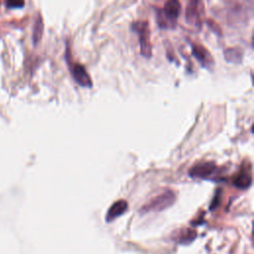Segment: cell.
<instances>
[{
    "label": "cell",
    "instance_id": "6da1fadb",
    "mask_svg": "<svg viewBox=\"0 0 254 254\" xmlns=\"http://www.w3.org/2000/svg\"><path fill=\"white\" fill-rule=\"evenodd\" d=\"M181 3L177 0H170L165 3L163 9L157 10L158 26L162 29L175 28L178 17L181 13Z\"/></svg>",
    "mask_w": 254,
    "mask_h": 254
},
{
    "label": "cell",
    "instance_id": "7a4b0ae2",
    "mask_svg": "<svg viewBox=\"0 0 254 254\" xmlns=\"http://www.w3.org/2000/svg\"><path fill=\"white\" fill-rule=\"evenodd\" d=\"M176 200V195L173 190H168L159 195L152 198L148 203H146L142 208L141 212H149V211H161L171 206Z\"/></svg>",
    "mask_w": 254,
    "mask_h": 254
},
{
    "label": "cell",
    "instance_id": "3957f363",
    "mask_svg": "<svg viewBox=\"0 0 254 254\" xmlns=\"http://www.w3.org/2000/svg\"><path fill=\"white\" fill-rule=\"evenodd\" d=\"M132 29L139 36V43L141 49V55L150 58L152 55L151 43H150V30L147 21H136L132 24Z\"/></svg>",
    "mask_w": 254,
    "mask_h": 254
},
{
    "label": "cell",
    "instance_id": "277c9868",
    "mask_svg": "<svg viewBox=\"0 0 254 254\" xmlns=\"http://www.w3.org/2000/svg\"><path fill=\"white\" fill-rule=\"evenodd\" d=\"M189 174L194 179L214 180V177L218 174V167L213 162H203L193 166Z\"/></svg>",
    "mask_w": 254,
    "mask_h": 254
},
{
    "label": "cell",
    "instance_id": "5b68a950",
    "mask_svg": "<svg viewBox=\"0 0 254 254\" xmlns=\"http://www.w3.org/2000/svg\"><path fill=\"white\" fill-rule=\"evenodd\" d=\"M201 12L202 3L198 1H190L186 8V21L196 28H200L201 25Z\"/></svg>",
    "mask_w": 254,
    "mask_h": 254
},
{
    "label": "cell",
    "instance_id": "8992f818",
    "mask_svg": "<svg viewBox=\"0 0 254 254\" xmlns=\"http://www.w3.org/2000/svg\"><path fill=\"white\" fill-rule=\"evenodd\" d=\"M191 53L194 56V58L200 63V64L202 66L210 67L211 65H213L214 61H213L210 53L202 45L191 43Z\"/></svg>",
    "mask_w": 254,
    "mask_h": 254
},
{
    "label": "cell",
    "instance_id": "52a82bcc",
    "mask_svg": "<svg viewBox=\"0 0 254 254\" xmlns=\"http://www.w3.org/2000/svg\"><path fill=\"white\" fill-rule=\"evenodd\" d=\"M70 72L74 80L83 87H91L92 81L90 78V75L88 74L85 67L80 64H72V67L70 68Z\"/></svg>",
    "mask_w": 254,
    "mask_h": 254
},
{
    "label": "cell",
    "instance_id": "ba28073f",
    "mask_svg": "<svg viewBox=\"0 0 254 254\" xmlns=\"http://www.w3.org/2000/svg\"><path fill=\"white\" fill-rule=\"evenodd\" d=\"M127 208H128V203L126 200L120 199V200L115 201L107 210L105 220L107 222L113 221L115 218L122 215L127 210Z\"/></svg>",
    "mask_w": 254,
    "mask_h": 254
},
{
    "label": "cell",
    "instance_id": "9c48e42d",
    "mask_svg": "<svg viewBox=\"0 0 254 254\" xmlns=\"http://www.w3.org/2000/svg\"><path fill=\"white\" fill-rule=\"evenodd\" d=\"M251 184H252V176L250 172V167H248L247 169L243 168L233 180V185L240 190L248 189L251 186Z\"/></svg>",
    "mask_w": 254,
    "mask_h": 254
},
{
    "label": "cell",
    "instance_id": "30bf717a",
    "mask_svg": "<svg viewBox=\"0 0 254 254\" xmlns=\"http://www.w3.org/2000/svg\"><path fill=\"white\" fill-rule=\"evenodd\" d=\"M224 58L228 63L239 64L243 59V51L238 47L228 48L224 51Z\"/></svg>",
    "mask_w": 254,
    "mask_h": 254
},
{
    "label": "cell",
    "instance_id": "8fae6325",
    "mask_svg": "<svg viewBox=\"0 0 254 254\" xmlns=\"http://www.w3.org/2000/svg\"><path fill=\"white\" fill-rule=\"evenodd\" d=\"M42 32H43V21H42V17L39 16L36 23H35L34 34H33V39H34L35 43H37L41 39Z\"/></svg>",
    "mask_w": 254,
    "mask_h": 254
},
{
    "label": "cell",
    "instance_id": "7c38bea8",
    "mask_svg": "<svg viewBox=\"0 0 254 254\" xmlns=\"http://www.w3.org/2000/svg\"><path fill=\"white\" fill-rule=\"evenodd\" d=\"M23 4H24L23 2H8L9 6H15V5L20 6V5H23Z\"/></svg>",
    "mask_w": 254,
    "mask_h": 254
}]
</instances>
